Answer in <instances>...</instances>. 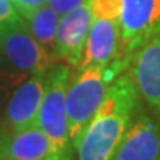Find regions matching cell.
<instances>
[{"label":"cell","instance_id":"cell-2","mask_svg":"<svg viewBox=\"0 0 160 160\" xmlns=\"http://www.w3.org/2000/svg\"><path fill=\"white\" fill-rule=\"evenodd\" d=\"M122 74L116 67H83L67 88V117L70 141L77 151L88 125L101 107L110 85Z\"/></svg>","mask_w":160,"mask_h":160},{"label":"cell","instance_id":"cell-9","mask_svg":"<svg viewBox=\"0 0 160 160\" xmlns=\"http://www.w3.org/2000/svg\"><path fill=\"white\" fill-rule=\"evenodd\" d=\"M93 19L91 0L61 17L57 33V61H64L68 67H79Z\"/></svg>","mask_w":160,"mask_h":160},{"label":"cell","instance_id":"cell-11","mask_svg":"<svg viewBox=\"0 0 160 160\" xmlns=\"http://www.w3.org/2000/svg\"><path fill=\"white\" fill-rule=\"evenodd\" d=\"M6 160H53L52 145L34 123L8 135Z\"/></svg>","mask_w":160,"mask_h":160},{"label":"cell","instance_id":"cell-7","mask_svg":"<svg viewBox=\"0 0 160 160\" xmlns=\"http://www.w3.org/2000/svg\"><path fill=\"white\" fill-rule=\"evenodd\" d=\"M128 74L131 76L141 101L160 119V33L133 53Z\"/></svg>","mask_w":160,"mask_h":160},{"label":"cell","instance_id":"cell-1","mask_svg":"<svg viewBox=\"0 0 160 160\" xmlns=\"http://www.w3.org/2000/svg\"><path fill=\"white\" fill-rule=\"evenodd\" d=\"M141 98L128 73L110 85L101 107L88 125L77 148V160H113L139 108Z\"/></svg>","mask_w":160,"mask_h":160},{"label":"cell","instance_id":"cell-16","mask_svg":"<svg viewBox=\"0 0 160 160\" xmlns=\"http://www.w3.org/2000/svg\"><path fill=\"white\" fill-rule=\"evenodd\" d=\"M15 9L22 18H28L48 3V0H12Z\"/></svg>","mask_w":160,"mask_h":160},{"label":"cell","instance_id":"cell-5","mask_svg":"<svg viewBox=\"0 0 160 160\" xmlns=\"http://www.w3.org/2000/svg\"><path fill=\"white\" fill-rule=\"evenodd\" d=\"M120 57L128 70L133 53L160 33V0H120Z\"/></svg>","mask_w":160,"mask_h":160},{"label":"cell","instance_id":"cell-4","mask_svg":"<svg viewBox=\"0 0 160 160\" xmlns=\"http://www.w3.org/2000/svg\"><path fill=\"white\" fill-rule=\"evenodd\" d=\"M0 61L25 79L57 62L33 37L22 17L0 25Z\"/></svg>","mask_w":160,"mask_h":160},{"label":"cell","instance_id":"cell-15","mask_svg":"<svg viewBox=\"0 0 160 160\" xmlns=\"http://www.w3.org/2000/svg\"><path fill=\"white\" fill-rule=\"evenodd\" d=\"M86 2H89V0H48L46 5L49 6L57 15L64 17L70 12L76 11L80 6H83Z\"/></svg>","mask_w":160,"mask_h":160},{"label":"cell","instance_id":"cell-18","mask_svg":"<svg viewBox=\"0 0 160 160\" xmlns=\"http://www.w3.org/2000/svg\"><path fill=\"white\" fill-rule=\"evenodd\" d=\"M6 141L8 133L0 128V160H6Z\"/></svg>","mask_w":160,"mask_h":160},{"label":"cell","instance_id":"cell-14","mask_svg":"<svg viewBox=\"0 0 160 160\" xmlns=\"http://www.w3.org/2000/svg\"><path fill=\"white\" fill-rule=\"evenodd\" d=\"M91 6L95 18L119 19L120 0H91Z\"/></svg>","mask_w":160,"mask_h":160},{"label":"cell","instance_id":"cell-6","mask_svg":"<svg viewBox=\"0 0 160 160\" xmlns=\"http://www.w3.org/2000/svg\"><path fill=\"white\" fill-rule=\"evenodd\" d=\"M46 74L48 71L31 74L11 93L0 119V128L8 135L25 129L37 122L45 92Z\"/></svg>","mask_w":160,"mask_h":160},{"label":"cell","instance_id":"cell-8","mask_svg":"<svg viewBox=\"0 0 160 160\" xmlns=\"http://www.w3.org/2000/svg\"><path fill=\"white\" fill-rule=\"evenodd\" d=\"M160 119L139 108L132 119L113 160H159Z\"/></svg>","mask_w":160,"mask_h":160},{"label":"cell","instance_id":"cell-12","mask_svg":"<svg viewBox=\"0 0 160 160\" xmlns=\"http://www.w3.org/2000/svg\"><path fill=\"white\" fill-rule=\"evenodd\" d=\"M24 19L27 21V25L33 37L57 61V33L61 17L57 15L48 5H45L33 15Z\"/></svg>","mask_w":160,"mask_h":160},{"label":"cell","instance_id":"cell-3","mask_svg":"<svg viewBox=\"0 0 160 160\" xmlns=\"http://www.w3.org/2000/svg\"><path fill=\"white\" fill-rule=\"evenodd\" d=\"M70 83V67L64 62H55L46 74L43 99L37 122L52 145L53 160H74V148L70 141L67 117V88Z\"/></svg>","mask_w":160,"mask_h":160},{"label":"cell","instance_id":"cell-17","mask_svg":"<svg viewBox=\"0 0 160 160\" xmlns=\"http://www.w3.org/2000/svg\"><path fill=\"white\" fill-rule=\"evenodd\" d=\"M21 17L15 6L12 3V0H0V25L13 19H18Z\"/></svg>","mask_w":160,"mask_h":160},{"label":"cell","instance_id":"cell-10","mask_svg":"<svg viewBox=\"0 0 160 160\" xmlns=\"http://www.w3.org/2000/svg\"><path fill=\"white\" fill-rule=\"evenodd\" d=\"M120 57V25L119 19L95 18L91 27L85 52L77 68L83 67H116L125 73L119 64Z\"/></svg>","mask_w":160,"mask_h":160},{"label":"cell","instance_id":"cell-19","mask_svg":"<svg viewBox=\"0 0 160 160\" xmlns=\"http://www.w3.org/2000/svg\"><path fill=\"white\" fill-rule=\"evenodd\" d=\"M159 160H160V159H159Z\"/></svg>","mask_w":160,"mask_h":160},{"label":"cell","instance_id":"cell-13","mask_svg":"<svg viewBox=\"0 0 160 160\" xmlns=\"http://www.w3.org/2000/svg\"><path fill=\"white\" fill-rule=\"evenodd\" d=\"M24 80H25V77L13 73L11 68H8L5 64L0 61V119H2L5 105L9 97H11V93L13 92L15 88H18L22 83Z\"/></svg>","mask_w":160,"mask_h":160}]
</instances>
